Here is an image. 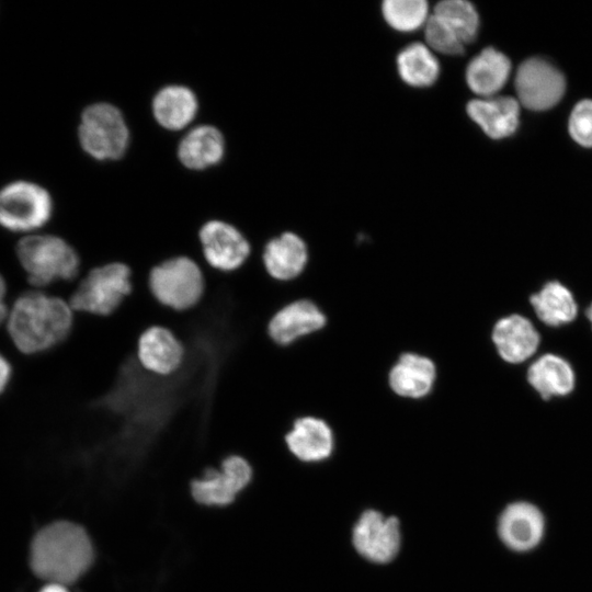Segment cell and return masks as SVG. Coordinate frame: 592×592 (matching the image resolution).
Returning a JSON list of instances; mask_svg holds the SVG:
<instances>
[{
    "mask_svg": "<svg viewBox=\"0 0 592 592\" xmlns=\"http://www.w3.org/2000/svg\"><path fill=\"white\" fill-rule=\"evenodd\" d=\"M76 314L60 296L27 292L14 303L8 331L25 354H38L64 344L75 326Z\"/></svg>",
    "mask_w": 592,
    "mask_h": 592,
    "instance_id": "obj_1",
    "label": "cell"
},
{
    "mask_svg": "<svg viewBox=\"0 0 592 592\" xmlns=\"http://www.w3.org/2000/svg\"><path fill=\"white\" fill-rule=\"evenodd\" d=\"M93 561L92 543L78 524L57 521L39 530L31 544L32 571L49 583L78 580Z\"/></svg>",
    "mask_w": 592,
    "mask_h": 592,
    "instance_id": "obj_2",
    "label": "cell"
},
{
    "mask_svg": "<svg viewBox=\"0 0 592 592\" xmlns=\"http://www.w3.org/2000/svg\"><path fill=\"white\" fill-rule=\"evenodd\" d=\"M16 255L31 284L46 287L71 284L82 276L81 259L76 248L64 237L53 234L23 238Z\"/></svg>",
    "mask_w": 592,
    "mask_h": 592,
    "instance_id": "obj_3",
    "label": "cell"
},
{
    "mask_svg": "<svg viewBox=\"0 0 592 592\" xmlns=\"http://www.w3.org/2000/svg\"><path fill=\"white\" fill-rule=\"evenodd\" d=\"M77 140L82 152L92 160L116 162L127 155L130 129L119 107L110 102H95L80 113Z\"/></svg>",
    "mask_w": 592,
    "mask_h": 592,
    "instance_id": "obj_4",
    "label": "cell"
},
{
    "mask_svg": "<svg viewBox=\"0 0 592 592\" xmlns=\"http://www.w3.org/2000/svg\"><path fill=\"white\" fill-rule=\"evenodd\" d=\"M132 276L130 267L121 262L95 266L73 285L67 301L75 314L109 317L133 293Z\"/></svg>",
    "mask_w": 592,
    "mask_h": 592,
    "instance_id": "obj_5",
    "label": "cell"
},
{
    "mask_svg": "<svg viewBox=\"0 0 592 592\" xmlns=\"http://www.w3.org/2000/svg\"><path fill=\"white\" fill-rule=\"evenodd\" d=\"M205 286L202 266L185 255L162 261L148 275V288L153 298L174 312L196 308L204 297Z\"/></svg>",
    "mask_w": 592,
    "mask_h": 592,
    "instance_id": "obj_6",
    "label": "cell"
},
{
    "mask_svg": "<svg viewBox=\"0 0 592 592\" xmlns=\"http://www.w3.org/2000/svg\"><path fill=\"white\" fill-rule=\"evenodd\" d=\"M54 201L45 187L14 181L0 190V226L15 232L38 229L49 223Z\"/></svg>",
    "mask_w": 592,
    "mask_h": 592,
    "instance_id": "obj_7",
    "label": "cell"
},
{
    "mask_svg": "<svg viewBox=\"0 0 592 592\" xmlns=\"http://www.w3.org/2000/svg\"><path fill=\"white\" fill-rule=\"evenodd\" d=\"M198 240L205 264L220 273L238 271L252 253L251 243L244 234L221 219H210L203 224Z\"/></svg>",
    "mask_w": 592,
    "mask_h": 592,
    "instance_id": "obj_8",
    "label": "cell"
},
{
    "mask_svg": "<svg viewBox=\"0 0 592 592\" xmlns=\"http://www.w3.org/2000/svg\"><path fill=\"white\" fill-rule=\"evenodd\" d=\"M352 543L366 560L375 563L389 562L397 556L401 544L399 521L376 510H366L353 527Z\"/></svg>",
    "mask_w": 592,
    "mask_h": 592,
    "instance_id": "obj_9",
    "label": "cell"
},
{
    "mask_svg": "<svg viewBox=\"0 0 592 592\" xmlns=\"http://www.w3.org/2000/svg\"><path fill=\"white\" fill-rule=\"evenodd\" d=\"M515 89L520 102L533 111H544L562 98L566 82L562 73L548 61L530 58L519 67Z\"/></svg>",
    "mask_w": 592,
    "mask_h": 592,
    "instance_id": "obj_10",
    "label": "cell"
},
{
    "mask_svg": "<svg viewBox=\"0 0 592 592\" xmlns=\"http://www.w3.org/2000/svg\"><path fill=\"white\" fill-rule=\"evenodd\" d=\"M135 357L147 373L170 377L183 367L186 348L169 328L151 326L139 335Z\"/></svg>",
    "mask_w": 592,
    "mask_h": 592,
    "instance_id": "obj_11",
    "label": "cell"
},
{
    "mask_svg": "<svg viewBox=\"0 0 592 592\" xmlns=\"http://www.w3.org/2000/svg\"><path fill=\"white\" fill-rule=\"evenodd\" d=\"M251 476L252 469L246 458L229 455L223 459L219 470L209 467L202 479L192 481V496L202 504L226 505L250 482Z\"/></svg>",
    "mask_w": 592,
    "mask_h": 592,
    "instance_id": "obj_12",
    "label": "cell"
},
{
    "mask_svg": "<svg viewBox=\"0 0 592 592\" xmlns=\"http://www.w3.org/2000/svg\"><path fill=\"white\" fill-rule=\"evenodd\" d=\"M226 151L224 133L209 123L194 124L180 135L177 144V158L191 172H205L218 167Z\"/></svg>",
    "mask_w": 592,
    "mask_h": 592,
    "instance_id": "obj_13",
    "label": "cell"
},
{
    "mask_svg": "<svg viewBox=\"0 0 592 592\" xmlns=\"http://www.w3.org/2000/svg\"><path fill=\"white\" fill-rule=\"evenodd\" d=\"M150 109L156 124L161 129L182 134L197 122L200 100L190 87L171 83L161 87L153 94Z\"/></svg>",
    "mask_w": 592,
    "mask_h": 592,
    "instance_id": "obj_14",
    "label": "cell"
},
{
    "mask_svg": "<svg viewBox=\"0 0 592 592\" xmlns=\"http://www.w3.org/2000/svg\"><path fill=\"white\" fill-rule=\"evenodd\" d=\"M544 528L545 521L540 510L525 501L510 503L498 520L500 539L515 551H527L537 546Z\"/></svg>",
    "mask_w": 592,
    "mask_h": 592,
    "instance_id": "obj_15",
    "label": "cell"
},
{
    "mask_svg": "<svg viewBox=\"0 0 592 592\" xmlns=\"http://www.w3.org/2000/svg\"><path fill=\"white\" fill-rule=\"evenodd\" d=\"M325 323V315L314 303L299 299L283 306L271 316L266 333L272 342L285 346L319 330Z\"/></svg>",
    "mask_w": 592,
    "mask_h": 592,
    "instance_id": "obj_16",
    "label": "cell"
},
{
    "mask_svg": "<svg viewBox=\"0 0 592 592\" xmlns=\"http://www.w3.org/2000/svg\"><path fill=\"white\" fill-rule=\"evenodd\" d=\"M308 258L305 241L293 231H283L271 237L261 252L266 274L276 281H291L298 276Z\"/></svg>",
    "mask_w": 592,
    "mask_h": 592,
    "instance_id": "obj_17",
    "label": "cell"
},
{
    "mask_svg": "<svg viewBox=\"0 0 592 592\" xmlns=\"http://www.w3.org/2000/svg\"><path fill=\"white\" fill-rule=\"evenodd\" d=\"M466 112L481 130L492 139H503L519 126L520 106L511 96L477 98L466 105Z\"/></svg>",
    "mask_w": 592,
    "mask_h": 592,
    "instance_id": "obj_18",
    "label": "cell"
},
{
    "mask_svg": "<svg viewBox=\"0 0 592 592\" xmlns=\"http://www.w3.org/2000/svg\"><path fill=\"white\" fill-rule=\"evenodd\" d=\"M510 72V59L500 50L487 47L468 62L465 80L478 98H491L504 87Z\"/></svg>",
    "mask_w": 592,
    "mask_h": 592,
    "instance_id": "obj_19",
    "label": "cell"
},
{
    "mask_svg": "<svg viewBox=\"0 0 592 592\" xmlns=\"http://www.w3.org/2000/svg\"><path fill=\"white\" fill-rule=\"evenodd\" d=\"M285 442L294 456L303 462H320L328 458L333 449V435L329 425L317 418L297 419Z\"/></svg>",
    "mask_w": 592,
    "mask_h": 592,
    "instance_id": "obj_20",
    "label": "cell"
},
{
    "mask_svg": "<svg viewBox=\"0 0 592 592\" xmlns=\"http://www.w3.org/2000/svg\"><path fill=\"white\" fill-rule=\"evenodd\" d=\"M492 340L500 356L510 363L527 360L539 344V335L533 325L519 315L499 320L494 326Z\"/></svg>",
    "mask_w": 592,
    "mask_h": 592,
    "instance_id": "obj_21",
    "label": "cell"
},
{
    "mask_svg": "<svg viewBox=\"0 0 592 592\" xmlns=\"http://www.w3.org/2000/svg\"><path fill=\"white\" fill-rule=\"evenodd\" d=\"M399 78L412 88L433 86L441 73V65L425 43L412 42L401 48L396 56Z\"/></svg>",
    "mask_w": 592,
    "mask_h": 592,
    "instance_id": "obj_22",
    "label": "cell"
},
{
    "mask_svg": "<svg viewBox=\"0 0 592 592\" xmlns=\"http://www.w3.org/2000/svg\"><path fill=\"white\" fill-rule=\"evenodd\" d=\"M435 366L428 357L407 353L392 367L389 383L392 390L403 397L419 398L432 388Z\"/></svg>",
    "mask_w": 592,
    "mask_h": 592,
    "instance_id": "obj_23",
    "label": "cell"
},
{
    "mask_svg": "<svg viewBox=\"0 0 592 592\" xmlns=\"http://www.w3.org/2000/svg\"><path fill=\"white\" fill-rule=\"evenodd\" d=\"M527 379L545 400L553 396H565L574 386L571 366L554 354H546L535 361L528 369Z\"/></svg>",
    "mask_w": 592,
    "mask_h": 592,
    "instance_id": "obj_24",
    "label": "cell"
},
{
    "mask_svg": "<svg viewBox=\"0 0 592 592\" xmlns=\"http://www.w3.org/2000/svg\"><path fill=\"white\" fill-rule=\"evenodd\" d=\"M537 317L548 326H560L577 316V304L572 294L559 282L547 283L539 293L531 297Z\"/></svg>",
    "mask_w": 592,
    "mask_h": 592,
    "instance_id": "obj_25",
    "label": "cell"
},
{
    "mask_svg": "<svg viewBox=\"0 0 592 592\" xmlns=\"http://www.w3.org/2000/svg\"><path fill=\"white\" fill-rule=\"evenodd\" d=\"M432 14L447 25L466 46L477 38L480 25L479 15L469 1H440L432 9Z\"/></svg>",
    "mask_w": 592,
    "mask_h": 592,
    "instance_id": "obj_26",
    "label": "cell"
},
{
    "mask_svg": "<svg viewBox=\"0 0 592 592\" xmlns=\"http://www.w3.org/2000/svg\"><path fill=\"white\" fill-rule=\"evenodd\" d=\"M380 10L387 25L400 33L423 29L432 13L425 0H385Z\"/></svg>",
    "mask_w": 592,
    "mask_h": 592,
    "instance_id": "obj_27",
    "label": "cell"
},
{
    "mask_svg": "<svg viewBox=\"0 0 592 592\" xmlns=\"http://www.w3.org/2000/svg\"><path fill=\"white\" fill-rule=\"evenodd\" d=\"M423 31L424 43L434 54L454 57L465 53L466 45L447 25L432 13Z\"/></svg>",
    "mask_w": 592,
    "mask_h": 592,
    "instance_id": "obj_28",
    "label": "cell"
},
{
    "mask_svg": "<svg viewBox=\"0 0 592 592\" xmlns=\"http://www.w3.org/2000/svg\"><path fill=\"white\" fill-rule=\"evenodd\" d=\"M571 137L581 146L592 147V101L579 102L569 118Z\"/></svg>",
    "mask_w": 592,
    "mask_h": 592,
    "instance_id": "obj_29",
    "label": "cell"
},
{
    "mask_svg": "<svg viewBox=\"0 0 592 592\" xmlns=\"http://www.w3.org/2000/svg\"><path fill=\"white\" fill-rule=\"evenodd\" d=\"M12 376V367L9 361L0 354V395L7 388Z\"/></svg>",
    "mask_w": 592,
    "mask_h": 592,
    "instance_id": "obj_30",
    "label": "cell"
},
{
    "mask_svg": "<svg viewBox=\"0 0 592 592\" xmlns=\"http://www.w3.org/2000/svg\"><path fill=\"white\" fill-rule=\"evenodd\" d=\"M5 282L3 277L0 275V323L3 321V319L7 316V306L4 304V296H5Z\"/></svg>",
    "mask_w": 592,
    "mask_h": 592,
    "instance_id": "obj_31",
    "label": "cell"
},
{
    "mask_svg": "<svg viewBox=\"0 0 592 592\" xmlns=\"http://www.w3.org/2000/svg\"><path fill=\"white\" fill-rule=\"evenodd\" d=\"M39 592H68V590L64 584L48 583Z\"/></svg>",
    "mask_w": 592,
    "mask_h": 592,
    "instance_id": "obj_32",
    "label": "cell"
},
{
    "mask_svg": "<svg viewBox=\"0 0 592 592\" xmlns=\"http://www.w3.org/2000/svg\"><path fill=\"white\" fill-rule=\"evenodd\" d=\"M587 316H588V318L590 319V321L592 323V305L588 308Z\"/></svg>",
    "mask_w": 592,
    "mask_h": 592,
    "instance_id": "obj_33",
    "label": "cell"
}]
</instances>
